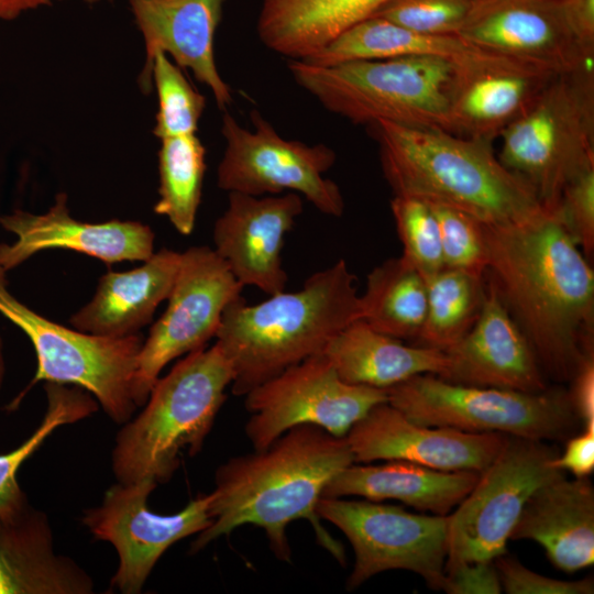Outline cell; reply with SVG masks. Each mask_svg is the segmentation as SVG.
<instances>
[{"mask_svg": "<svg viewBox=\"0 0 594 594\" xmlns=\"http://www.w3.org/2000/svg\"><path fill=\"white\" fill-rule=\"evenodd\" d=\"M485 276L528 340L546 377L569 382L594 352V272L554 209L520 223L484 224Z\"/></svg>", "mask_w": 594, "mask_h": 594, "instance_id": "1", "label": "cell"}, {"mask_svg": "<svg viewBox=\"0 0 594 594\" xmlns=\"http://www.w3.org/2000/svg\"><path fill=\"white\" fill-rule=\"evenodd\" d=\"M353 463L346 438L315 425L293 427L265 449L229 459L216 471L212 524L197 535L190 552L251 524L264 529L277 559L290 562L286 528L307 519L317 542L344 565V548L323 528L316 506L333 476Z\"/></svg>", "mask_w": 594, "mask_h": 594, "instance_id": "2", "label": "cell"}, {"mask_svg": "<svg viewBox=\"0 0 594 594\" xmlns=\"http://www.w3.org/2000/svg\"><path fill=\"white\" fill-rule=\"evenodd\" d=\"M370 125L395 196L449 206L492 226L543 211L532 187L503 165L490 141L385 120Z\"/></svg>", "mask_w": 594, "mask_h": 594, "instance_id": "3", "label": "cell"}, {"mask_svg": "<svg viewBox=\"0 0 594 594\" xmlns=\"http://www.w3.org/2000/svg\"><path fill=\"white\" fill-rule=\"evenodd\" d=\"M356 277L344 260L310 275L296 290L255 305L239 296L223 311L216 342L232 363L231 392L244 396L287 367L322 353L361 319Z\"/></svg>", "mask_w": 594, "mask_h": 594, "instance_id": "4", "label": "cell"}, {"mask_svg": "<svg viewBox=\"0 0 594 594\" xmlns=\"http://www.w3.org/2000/svg\"><path fill=\"white\" fill-rule=\"evenodd\" d=\"M232 381V363L217 342L186 354L158 377L142 413L117 435L111 454L117 481L168 482L184 453L201 450Z\"/></svg>", "mask_w": 594, "mask_h": 594, "instance_id": "5", "label": "cell"}, {"mask_svg": "<svg viewBox=\"0 0 594 594\" xmlns=\"http://www.w3.org/2000/svg\"><path fill=\"white\" fill-rule=\"evenodd\" d=\"M288 69L322 107L353 123L385 120L452 133L453 61L400 56L317 66L290 59Z\"/></svg>", "mask_w": 594, "mask_h": 594, "instance_id": "6", "label": "cell"}, {"mask_svg": "<svg viewBox=\"0 0 594 594\" xmlns=\"http://www.w3.org/2000/svg\"><path fill=\"white\" fill-rule=\"evenodd\" d=\"M501 138L503 165L532 187L544 209H554L564 186L594 166L592 65L557 74Z\"/></svg>", "mask_w": 594, "mask_h": 594, "instance_id": "7", "label": "cell"}, {"mask_svg": "<svg viewBox=\"0 0 594 594\" xmlns=\"http://www.w3.org/2000/svg\"><path fill=\"white\" fill-rule=\"evenodd\" d=\"M388 404L410 420L466 432H498L531 440L565 437L579 419L568 391L529 393L416 375L387 389Z\"/></svg>", "mask_w": 594, "mask_h": 594, "instance_id": "8", "label": "cell"}, {"mask_svg": "<svg viewBox=\"0 0 594 594\" xmlns=\"http://www.w3.org/2000/svg\"><path fill=\"white\" fill-rule=\"evenodd\" d=\"M0 314L28 336L36 354V372L23 394L41 381L70 384L92 395L116 424L130 420L136 408L132 383L141 334L100 337L54 322L11 294L1 266Z\"/></svg>", "mask_w": 594, "mask_h": 594, "instance_id": "9", "label": "cell"}, {"mask_svg": "<svg viewBox=\"0 0 594 594\" xmlns=\"http://www.w3.org/2000/svg\"><path fill=\"white\" fill-rule=\"evenodd\" d=\"M558 454L541 440L507 437L470 493L448 515L446 568L494 561L506 554L510 534L530 495L564 476L553 462Z\"/></svg>", "mask_w": 594, "mask_h": 594, "instance_id": "10", "label": "cell"}, {"mask_svg": "<svg viewBox=\"0 0 594 594\" xmlns=\"http://www.w3.org/2000/svg\"><path fill=\"white\" fill-rule=\"evenodd\" d=\"M316 510L344 534L354 550L348 591L389 570L414 572L430 588L442 591L448 515L416 514L397 505L344 497H321Z\"/></svg>", "mask_w": 594, "mask_h": 594, "instance_id": "11", "label": "cell"}, {"mask_svg": "<svg viewBox=\"0 0 594 594\" xmlns=\"http://www.w3.org/2000/svg\"><path fill=\"white\" fill-rule=\"evenodd\" d=\"M250 118L253 131L241 127L231 114H223L226 148L217 169L218 187L252 196L297 193L320 212L341 217L342 193L323 176L336 162L334 151L324 144L282 138L257 110H252Z\"/></svg>", "mask_w": 594, "mask_h": 594, "instance_id": "12", "label": "cell"}, {"mask_svg": "<svg viewBox=\"0 0 594 594\" xmlns=\"http://www.w3.org/2000/svg\"><path fill=\"white\" fill-rule=\"evenodd\" d=\"M244 396L250 413L244 430L254 450L299 425L345 437L373 407L388 402L385 389L342 381L323 353L287 367Z\"/></svg>", "mask_w": 594, "mask_h": 594, "instance_id": "13", "label": "cell"}, {"mask_svg": "<svg viewBox=\"0 0 594 594\" xmlns=\"http://www.w3.org/2000/svg\"><path fill=\"white\" fill-rule=\"evenodd\" d=\"M242 289L213 249L199 245L182 253L166 310L153 323L138 355L132 383L136 407L146 403L169 362L207 346L216 337L224 309Z\"/></svg>", "mask_w": 594, "mask_h": 594, "instance_id": "14", "label": "cell"}, {"mask_svg": "<svg viewBox=\"0 0 594 594\" xmlns=\"http://www.w3.org/2000/svg\"><path fill=\"white\" fill-rule=\"evenodd\" d=\"M156 486L151 480L118 482L106 492L99 506L85 510L81 517L96 538L116 548L119 566L111 586L123 594L140 593L172 544L198 535L212 524L210 493L198 494L178 513L161 515L147 505Z\"/></svg>", "mask_w": 594, "mask_h": 594, "instance_id": "15", "label": "cell"}, {"mask_svg": "<svg viewBox=\"0 0 594 594\" xmlns=\"http://www.w3.org/2000/svg\"><path fill=\"white\" fill-rule=\"evenodd\" d=\"M508 436L417 424L391 404L373 407L345 436L354 462L403 460L441 471L481 473Z\"/></svg>", "mask_w": 594, "mask_h": 594, "instance_id": "16", "label": "cell"}, {"mask_svg": "<svg viewBox=\"0 0 594 594\" xmlns=\"http://www.w3.org/2000/svg\"><path fill=\"white\" fill-rule=\"evenodd\" d=\"M557 74L486 50L457 62L450 97L452 133L493 142Z\"/></svg>", "mask_w": 594, "mask_h": 594, "instance_id": "17", "label": "cell"}, {"mask_svg": "<svg viewBox=\"0 0 594 594\" xmlns=\"http://www.w3.org/2000/svg\"><path fill=\"white\" fill-rule=\"evenodd\" d=\"M302 210L297 193H229L228 208L213 227V250L243 287L254 286L268 296L280 293L288 280L282 260L284 240Z\"/></svg>", "mask_w": 594, "mask_h": 594, "instance_id": "18", "label": "cell"}, {"mask_svg": "<svg viewBox=\"0 0 594 594\" xmlns=\"http://www.w3.org/2000/svg\"><path fill=\"white\" fill-rule=\"evenodd\" d=\"M458 35L483 50L556 73L593 61L570 33L560 0H474Z\"/></svg>", "mask_w": 594, "mask_h": 594, "instance_id": "19", "label": "cell"}, {"mask_svg": "<svg viewBox=\"0 0 594 594\" xmlns=\"http://www.w3.org/2000/svg\"><path fill=\"white\" fill-rule=\"evenodd\" d=\"M0 224L16 237L13 243H0V266L7 272L51 249L73 250L106 264L144 262L154 253L155 235L148 226L121 220L80 222L69 215L65 193L56 196L45 213L14 210L1 216Z\"/></svg>", "mask_w": 594, "mask_h": 594, "instance_id": "20", "label": "cell"}, {"mask_svg": "<svg viewBox=\"0 0 594 594\" xmlns=\"http://www.w3.org/2000/svg\"><path fill=\"white\" fill-rule=\"evenodd\" d=\"M481 312L470 331L448 349L447 367L439 377L469 386L536 393L547 387L546 376L494 284L485 276Z\"/></svg>", "mask_w": 594, "mask_h": 594, "instance_id": "21", "label": "cell"}, {"mask_svg": "<svg viewBox=\"0 0 594 594\" xmlns=\"http://www.w3.org/2000/svg\"><path fill=\"white\" fill-rule=\"evenodd\" d=\"M143 36L145 63L141 86L152 87L153 58L170 55L177 66L190 69L206 85L222 110L232 102L231 90L220 76L213 41L226 0H127Z\"/></svg>", "mask_w": 594, "mask_h": 594, "instance_id": "22", "label": "cell"}, {"mask_svg": "<svg viewBox=\"0 0 594 594\" xmlns=\"http://www.w3.org/2000/svg\"><path fill=\"white\" fill-rule=\"evenodd\" d=\"M532 540L558 569L573 573L594 563V487L564 476L538 487L526 502L510 540Z\"/></svg>", "mask_w": 594, "mask_h": 594, "instance_id": "23", "label": "cell"}, {"mask_svg": "<svg viewBox=\"0 0 594 594\" xmlns=\"http://www.w3.org/2000/svg\"><path fill=\"white\" fill-rule=\"evenodd\" d=\"M182 253L161 249L143 265L128 272H108L91 300L69 322L85 333L122 338L147 326L174 286Z\"/></svg>", "mask_w": 594, "mask_h": 594, "instance_id": "24", "label": "cell"}, {"mask_svg": "<svg viewBox=\"0 0 594 594\" xmlns=\"http://www.w3.org/2000/svg\"><path fill=\"white\" fill-rule=\"evenodd\" d=\"M479 474L441 471L403 460L376 465L351 464L327 484L322 497L394 499L421 512L447 516L475 485Z\"/></svg>", "mask_w": 594, "mask_h": 594, "instance_id": "25", "label": "cell"}, {"mask_svg": "<svg viewBox=\"0 0 594 594\" xmlns=\"http://www.w3.org/2000/svg\"><path fill=\"white\" fill-rule=\"evenodd\" d=\"M46 516L29 506L0 521V594H88L94 582L74 561L53 551Z\"/></svg>", "mask_w": 594, "mask_h": 594, "instance_id": "26", "label": "cell"}, {"mask_svg": "<svg viewBox=\"0 0 594 594\" xmlns=\"http://www.w3.org/2000/svg\"><path fill=\"white\" fill-rule=\"evenodd\" d=\"M339 377L354 385L387 389L416 375H441L444 351L407 345L358 319L339 331L323 352Z\"/></svg>", "mask_w": 594, "mask_h": 594, "instance_id": "27", "label": "cell"}, {"mask_svg": "<svg viewBox=\"0 0 594 594\" xmlns=\"http://www.w3.org/2000/svg\"><path fill=\"white\" fill-rule=\"evenodd\" d=\"M388 0H263L257 34L271 51L302 61Z\"/></svg>", "mask_w": 594, "mask_h": 594, "instance_id": "28", "label": "cell"}, {"mask_svg": "<svg viewBox=\"0 0 594 594\" xmlns=\"http://www.w3.org/2000/svg\"><path fill=\"white\" fill-rule=\"evenodd\" d=\"M481 50L459 35L422 34L388 20L371 16L340 34L304 62L330 66L358 59L437 56L457 63Z\"/></svg>", "mask_w": 594, "mask_h": 594, "instance_id": "29", "label": "cell"}, {"mask_svg": "<svg viewBox=\"0 0 594 594\" xmlns=\"http://www.w3.org/2000/svg\"><path fill=\"white\" fill-rule=\"evenodd\" d=\"M361 320L399 340H416L427 311V283L402 256L384 261L366 278Z\"/></svg>", "mask_w": 594, "mask_h": 594, "instance_id": "30", "label": "cell"}, {"mask_svg": "<svg viewBox=\"0 0 594 594\" xmlns=\"http://www.w3.org/2000/svg\"><path fill=\"white\" fill-rule=\"evenodd\" d=\"M426 283L427 311L414 344L447 351L475 323L485 298L486 278L444 267Z\"/></svg>", "mask_w": 594, "mask_h": 594, "instance_id": "31", "label": "cell"}, {"mask_svg": "<svg viewBox=\"0 0 594 594\" xmlns=\"http://www.w3.org/2000/svg\"><path fill=\"white\" fill-rule=\"evenodd\" d=\"M206 150L196 134L161 139L157 215L166 217L183 235L195 228L206 170Z\"/></svg>", "mask_w": 594, "mask_h": 594, "instance_id": "32", "label": "cell"}, {"mask_svg": "<svg viewBox=\"0 0 594 594\" xmlns=\"http://www.w3.org/2000/svg\"><path fill=\"white\" fill-rule=\"evenodd\" d=\"M44 389L47 408L41 425L18 448L0 454V521L16 518L30 506L16 479L22 464L56 428L77 422L98 409V402L80 387L46 382Z\"/></svg>", "mask_w": 594, "mask_h": 594, "instance_id": "33", "label": "cell"}, {"mask_svg": "<svg viewBox=\"0 0 594 594\" xmlns=\"http://www.w3.org/2000/svg\"><path fill=\"white\" fill-rule=\"evenodd\" d=\"M152 81L158 97V111L153 130L155 136L164 139L195 134L206 99L163 52L154 55Z\"/></svg>", "mask_w": 594, "mask_h": 594, "instance_id": "34", "label": "cell"}, {"mask_svg": "<svg viewBox=\"0 0 594 594\" xmlns=\"http://www.w3.org/2000/svg\"><path fill=\"white\" fill-rule=\"evenodd\" d=\"M391 210L403 245L400 256L427 282L444 268L439 227L430 206L419 198L395 196Z\"/></svg>", "mask_w": 594, "mask_h": 594, "instance_id": "35", "label": "cell"}, {"mask_svg": "<svg viewBox=\"0 0 594 594\" xmlns=\"http://www.w3.org/2000/svg\"><path fill=\"white\" fill-rule=\"evenodd\" d=\"M426 202L438 222L444 267L485 276L487 249L484 223L455 208Z\"/></svg>", "mask_w": 594, "mask_h": 594, "instance_id": "36", "label": "cell"}, {"mask_svg": "<svg viewBox=\"0 0 594 594\" xmlns=\"http://www.w3.org/2000/svg\"><path fill=\"white\" fill-rule=\"evenodd\" d=\"M474 0H388L372 16L429 35H458Z\"/></svg>", "mask_w": 594, "mask_h": 594, "instance_id": "37", "label": "cell"}, {"mask_svg": "<svg viewBox=\"0 0 594 594\" xmlns=\"http://www.w3.org/2000/svg\"><path fill=\"white\" fill-rule=\"evenodd\" d=\"M561 223L588 260L594 253V166L572 178L554 208Z\"/></svg>", "mask_w": 594, "mask_h": 594, "instance_id": "38", "label": "cell"}, {"mask_svg": "<svg viewBox=\"0 0 594 594\" xmlns=\"http://www.w3.org/2000/svg\"><path fill=\"white\" fill-rule=\"evenodd\" d=\"M503 591L508 594H592L594 582L586 578L565 581L544 576L503 554L494 560Z\"/></svg>", "mask_w": 594, "mask_h": 594, "instance_id": "39", "label": "cell"}, {"mask_svg": "<svg viewBox=\"0 0 594 594\" xmlns=\"http://www.w3.org/2000/svg\"><path fill=\"white\" fill-rule=\"evenodd\" d=\"M448 594H499L502 582L494 561L458 563L444 569Z\"/></svg>", "mask_w": 594, "mask_h": 594, "instance_id": "40", "label": "cell"}, {"mask_svg": "<svg viewBox=\"0 0 594 594\" xmlns=\"http://www.w3.org/2000/svg\"><path fill=\"white\" fill-rule=\"evenodd\" d=\"M554 465L576 479L588 477L594 471V424L584 426L581 433L570 438Z\"/></svg>", "mask_w": 594, "mask_h": 594, "instance_id": "41", "label": "cell"}, {"mask_svg": "<svg viewBox=\"0 0 594 594\" xmlns=\"http://www.w3.org/2000/svg\"><path fill=\"white\" fill-rule=\"evenodd\" d=\"M570 33L582 53L594 56V0H560Z\"/></svg>", "mask_w": 594, "mask_h": 594, "instance_id": "42", "label": "cell"}, {"mask_svg": "<svg viewBox=\"0 0 594 594\" xmlns=\"http://www.w3.org/2000/svg\"><path fill=\"white\" fill-rule=\"evenodd\" d=\"M574 411L584 426L594 424V352L586 354L569 381Z\"/></svg>", "mask_w": 594, "mask_h": 594, "instance_id": "43", "label": "cell"}, {"mask_svg": "<svg viewBox=\"0 0 594 594\" xmlns=\"http://www.w3.org/2000/svg\"><path fill=\"white\" fill-rule=\"evenodd\" d=\"M63 0H0V20H14L22 13Z\"/></svg>", "mask_w": 594, "mask_h": 594, "instance_id": "44", "label": "cell"}, {"mask_svg": "<svg viewBox=\"0 0 594 594\" xmlns=\"http://www.w3.org/2000/svg\"><path fill=\"white\" fill-rule=\"evenodd\" d=\"M4 372H6V362H4V353H3V341L0 336V389L3 383Z\"/></svg>", "mask_w": 594, "mask_h": 594, "instance_id": "45", "label": "cell"}, {"mask_svg": "<svg viewBox=\"0 0 594 594\" xmlns=\"http://www.w3.org/2000/svg\"><path fill=\"white\" fill-rule=\"evenodd\" d=\"M87 3L94 4L99 2L100 0H85Z\"/></svg>", "mask_w": 594, "mask_h": 594, "instance_id": "46", "label": "cell"}]
</instances>
